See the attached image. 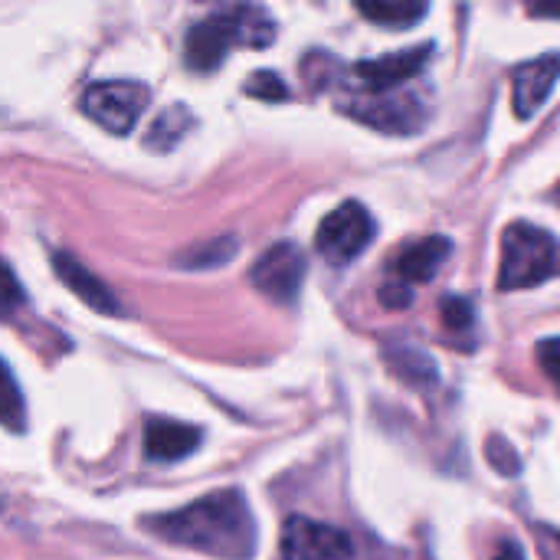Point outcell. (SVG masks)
Wrapping results in <instances>:
<instances>
[{
    "mask_svg": "<svg viewBox=\"0 0 560 560\" xmlns=\"http://www.w3.org/2000/svg\"><path fill=\"white\" fill-rule=\"evenodd\" d=\"M144 528L167 545L190 548L197 555L226 560H246L256 551V518L243 492H213L184 505L177 512L148 518Z\"/></svg>",
    "mask_w": 560,
    "mask_h": 560,
    "instance_id": "6da1fadb",
    "label": "cell"
},
{
    "mask_svg": "<svg viewBox=\"0 0 560 560\" xmlns=\"http://www.w3.org/2000/svg\"><path fill=\"white\" fill-rule=\"evenodd\" d=\"M276 39V20L259 7H230L197 20L184 43V59L197 72L217 69L233 43L269 46Z\"/></svg>",
    "mask_w": 560,
    "mask_h": 560,
    "instance_id": "7a4b0ae2",
    "label": "cell"
},
{
    "mask_svg": "<svg viewBox=\"0 0 560 560\" xmlns=\"http://www.w3.org/2000/svg\"><path fill=\"white\" fill-rule=\"evenodd\" d=\"M560 276V243L535 223H512L502 236V262H499V289L518 292L535 289Z\"/></svg>",
    "mask_w": 560,
    "mask_h": 560,
    "instance_id": "3957f363",
    "label": "cell"
},
{
    "mask_svg": "<svg viewBox=\"0 0 560 560\" xmlns=\"http://www.w3.org/2000/svg\"><path fill=\"white\" fill-rule=\"evenodd\" d=\"M374 217L364 210V203L348 200L338 210H331L315 233V249L331 262V266H348L354 262L371 243H374Z\"/></svg>",
    "mask_w": 560,
    "mask_h": 560,
    "instance_id": "277c9868",
    "label": "cell"
},
{
    "mask_svg": "<svg viewBox=\"0 0 560 560\" xmlns=\"http://www.w3.org/2000/svg\"><path fill=\"white\" fill-rule=\"evenodd\" d=\"M148 105V89L138 82H95L82 95V112L112 135H128Z\"/></svg>",
    "mask_w": 560,
    "mask_h": 560,
    "instance_id": "5b68a950",
    "label": "cell"
},
{
    "mask_svg": "<svg viewBox=\"0 0 560 560\" xmlns=\"http://www.w3.org/2000/svg\"><path fill=\"white\" fill-rule=\"evenodd\" d=\"M305 272H308L305 253L295 243H276L253 262L249 282L266 299L285 305V302H295V295L305 282Z\"/></svg>",
    "mask_w": 560,
    "mask_h": 560,
    "instance_id": "8992f818",
    "label": "cell"
},
{
    "mask_svg": "<svg viewBox=\"0 0 560 560\" xmlns=\"http://www.w3.org/2000/svg\"><path fill=\"white\" fill-rule=\"evenodd\" d=\"M279 551L282 560H354V541L335 525L295 515L282 528Z\"/></svg>",
    "mask_w": 560,
    "mask_h": 560,
    "instance_id": "52a82bcc",
    "label": "cell"
},
{
    "mask_svg": "<svg viewBox=\"0 0 560 560\" xmlns=\"http://www.w3.org/2000/svg\"><path fill=\"white\" fill-rule=\"evenodd\" d=\"M450 253H453V243L446 236H427V240L400 249L390 259V279L384 285L413 295V285L433 282L440 276V269L450 259Z\"/></svg>",
    "mask_w": 560,
    "mask_h": 560,
    "instance_id": "ba28073f",
    "label": "cell"
},
{
    "mask_svg": "<svg viewBox=\"0 0 560 560\" xmlns=\"http://www.w3.org/2000/svg\"><path fill=\"white\" fill-rule=\"evenodd\" d=\"M558 75L560 52H548V56H538V59L518 66L512 72V105H515V115L518 118H532L548 102V95L555 92Z\"/></svg>",
    "mask_w": 560,
    "mask_h": 560,
    "instance_id": "9c48e42d",
    "label": "cell"
},
{
    "mask_svg": "<svg viewBox=\"0 0 560 560\" xmlns=\"http://www.w3.org/2000/svg\"><path fill=\"white\" fill-rule=\"evenodd\" d=\"M430 46H417V49H404V52H390V56H381V59H368V62H358L354 66V79L361 89L368 92H390L397 85H404L407 79H413L427 59H430Z\"/></svg>",
    "mask_w": 560,
    "mask_h": 560,
    "instance_id": "30bf717a",
    "label": "cell"
},
{
    "mask_svg": "<svg viewBox=\"0 0 560 560\" xmlns=\"http://www.w3.org/2000/svg\"><path fill=\"white\" fill-rule=\"evenodd\" d=\"M52 269H56V276L62 279V285H66L82 305H89L92 312H98V315H121V302L115 299L112 285L102 282L82 259H75V256H69V253H56V256H52Z\"/></svg>",
    "mask_w": 560,
    "mask_h": 560,
    "instance_id": "8fae6325",
    "label": "cell"
},
{
    "mask_svg": "<svg viewBox=\"0 0 560 560\" xmlns=\"http://www.w3.org/2000/svg\"><path fill=\"white\" fill-rule=\"evenodd\" d=\"M197 446H200V430L197 427L174 423V420H158V417H151L144 423V453L151 459L177 463V459L190 456Z\"/></svg>",
    "mask_w": 560,
    "mask_h": 560,
    "instance_id": "7c38bea8",
    "label": "cell"
},
{
    "mask_svg": "<svg viewBox=\"0 0 560 560\" xmlns=\"http://www.w3.org/2000/svg\"><path fill=\"white\" fill-rule=\"evenodd\" d=\"M387 361L410 384H430V381H436V361L430 354H423L420 348H413V345H400V348L394 345V348H387Z\"/></svg>",
    "mask_w": 560,
    "mask_h": 560,
    "instance_id": "4fadbf2b",
    "label": "cell"
},
{
    "mask_svg": "<svg viewBox=\"0 0 560 560\" xmlns=\"http://www.w3.org/2000/svg\"><path fill=\"white\" fill-rule=\"evenodd\" d=\"M240 249V243L233 240V236H213L210 243H200V246H194V249H187V253H180L177 259V266H184V269H210V266H223V262H230V256Z\"/></svg>",
    "mask_w": 560,
    "mask_h": 560,
    "instance_id": "5bb4252c",
    "label": "cell"
},
{
    "mask_svg": "<svg viewBox=\"0 0 560 560\" xmlns=\"http://www.w3.org/2000/svg\"><path fill=\"white\" fill-rule=\"evenodd\" d=\"M358 10L368 20H374L381 26H394V30L410 26L420 16H427V3H358Z\"/></svg>",
    "mask_w": 560,
    "mask_h": 560,
    "instance_id": "9a60e30c",
    "label": "cell"
},
{
    "mask_svg": "<svg viewBox=\"0 0 560 560\" xmlns=\"http://www.w3.org/2000/svg\"><path fill=\"white\" fill-rule=\"evenodd\" d=\"M190 125V112L184 105H171L167 112L158 115V121L151 125V135H148V148H174L180 138H184V128Z\"/></svg>",
    "mask_w": 560,
    "mask_h": 560,
    "instance_id": "2e32d148",
    "label": "cell"
},
{
    "mask_svg": "<svg viewBox=\"0 0 560 560\" xmlns=\"http://www.w3.org/2000/svg\"><path fill=\"white\" fill-rule=\"evenodd\" d=\"M0 423L10 430H23V394L3 361H0Z\"/></svg>",
    "mask_w": 560,
    "mask_h": 560,
    "instance_id": "e0dca14e",
    "label": "cell"
},
{
    "mask_svg": "<svg viewBox=\"0 0 560 560\" xmlns=\"http://www.w3.org/2000/svg\"><path fill=\"white\" fill-rule=\"evenodd\" d=\"M440 315H443V325H446L450 331H469V328H472V322H476V308H472V302H469V299H459V295L443 299Z\"/></svg>",
    "mask_w": 560,
    "mask_h": 560,
    "instance_id": "ac0fdd59",
    "label": "cell"
},
{
    "mask_svg": "<svg viewBox=\"0 0 560 560\" xmlns=\"http://www.w3.org/2000/svg\"><path fill=\"white\" fill-rule=\"evenodd\" d=\"M246 92L256 95V98H266V102H282L289 95L285 82L276 72H253L249 82H246Z\"/></svg>",
    "mask_w": 560,
    "mask_h": 560,
    "instance_id": "d6986e66",
    "label": "cell"
},
{
    "mask_svg": "<svg viewBox=\"0 0 560 560\" xmlns=\"http://www.w3.org/2000/svg\"><path fill=\"white\" fill-rule=\"evenodd\" d=\"M20 305H23V285L16 272L0 259V312H13Z\"/></svg>",
    "mask_w": 560,
    "mask_h": 560,
    "instance_id": "ffe728a7",
    "label": "cell"
},
{
    "mask_svg": "<svg viewBox=\"0 0 560 560\" xmlns=\"http://www.w3.org/2000/svg\"><path fill=\"white\" fill-rule=\"evenodd\" d=\"M538 364H541L545 377L560 390V338H548L538 345Z\"/></svg>",
    "mask_w": 560,
    "mask_h": 560,
    "instance_id": "44dd1931",
    "label": "cell"
},
{
    "mask_svg": "<svg viewBox=\"0 0 560 560\" xmlns=\"http://www.w3.org/2000/svg\"><path fill=\"white\" fill-rule=\"evenodd\" d=\"M489 459H492V466H495L502 476H515V472H518V459H515L512 446H505V443H502V436H492Z\"/></svg>",
    "mask_w": 560,
    "mask_h": 560,
    "instance_id": "7402d4cb",
    "label": "cell"
},
{
    "mask_svg": "<svg viewBox=\"0 0 560 560\" xmlns=\"http://www.w3.org/2000/svg\"><path fill=\"white\" fill-rule=\"evenodd\" d=\"M492 560H525V555H522V548L518 545H502L499 548V555Z\"/></svg>",
    "mask_w": 560,
    "mask_h": 560,
    "instance_id": "603a6c76",
    "label": "cell"
},
{
    "mask_svg": "<svg viewBox=\"0 0 560 560\" xmlns=\"http://www.w3.org/2000/svg\"><path fill=\"white\" fill-rule=\"evenodd\" d=\"M535 16H560V7H532Z\"/></svg>",
    "mask_w": 560,
    "mask_h": 560,
    "instance_id": "cb8c5ba5",
    "label": "cell"
}]
</instances>
